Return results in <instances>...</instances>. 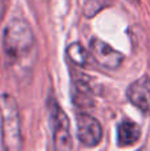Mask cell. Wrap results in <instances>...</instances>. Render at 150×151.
<instances>
[{
	"mask_svg": "<svg viewBox=\"0 0 150 151\" xmlns=\"http://www.w3.org/2000/svg\"><path fill=\"white\" fill-rule=\"evenodd\" d=\"M36 39L31 25L23 19H13L3 31L5 63L17 78L28 77L36 60Z\"/></svg>",
	"mask_w": 150,
	"mask_h": 151,
	"instance_id": "1",
	"label": "cell"
},
{
	"mask_svg": "<svg viewBox=\"0 0 150 151\" xmlns=\"http://www.w3.org/2000/svg\"><path fill=\"white\" fill-rule=\"evenodd\" d=\"M0 133L1 146L5 150L21 149L20 117L15 98L9 94L0 96Z\"/></svg>",
	"mask_w": 150,
	"mask_h": 151,
	"instance_id": "2",
	"label": "cell"
},
{
	"mask_svg": "<svg viewBox=\"0 0 150 151\" xmlns=\"http://www.w3.org/2000/svg\"><path fill=\"white\" fill-rule=\"evenodd\" d=\"M49 123L52 129L53 146L56 150H72L73 142L71 135V123L56 99L49 101Z\"/></svg>",
	"mask_w": 150,
	"mask_h": 151,
	"instance_id": "3",
	"label": "cell"
},
{
	"mask_svg": "<svg viewBox=\"0 0 150 151\" xmlns=\"http://www.w3.org/2000/svg\"><path fill=\"white\" fill-rule=\"evenodd\" d=\"M77 138L82 146L94 147L102 139V127L94 117L87 113L77 114Z\"/></svg>",
	"mask_w": 150,
	"mask_h": 151,
	"instance_id": "4",
	"label": "cell"
},
{
	"mask_svg": "<svg viewBox=\"0 0 150 151\" xmlns=\"http://www.w3.org/2000/svg\"><path fill=\"white\" fill-rule=\"evenodd\" d=\"M71 97L73 105H76L80 109H88V107L93 106L94 94H93V89L92 85H90L89 76L76 73V76L72 77Z\"/></svg>",
	"mask_w": 150,
	"mask_h": 151,
	"instance_id": "5",
	"label": "cell"
},
{
	"mask_svg": "<svg viewBox=\"0 0 150 151\" xmlns=\"http://www.w3.org/2000/svg\"><path fill=\"white\" fill-rule=\"evenodd\" d=\"M90 52L98 64L108 69H117L124 61V55L100 39L90 40Z\"/></svg>",
	"mask_w": 150,
	"mask_h": 151,
	"instance_id": "6",
	"label": "cell"
},
{
	"mask_svg": "<svg viewBox=\"0 0 150 151\" xmlns=\"http://www.w3.org/2000/svg\"><path fill=\"white\" fill-rule=\"evenodd\" d=\"M128 99L145 114H150V78L148 76L136 80L128 88Z\"/></svg>",
	"mask_w": 150,
	"mask_h": 151,
	"instance_id": "7",
	"label": "cell"
},
{
	"mask_svg": "<svg viewBox=\"0 0 150 151\" xmlns=\"http://www.w3.org/2000/svg\"><path fill=\"white\" fill-rule=\"evenodd\" d=\"M141 129L133 121H124L117 129V145L120 147L132 146L140 139Z\"/></svg>",
	"mask_w": 150,
	"mask_h": 151,
	"instance_id": "8",
	"label": "cell"
},
{
	"mask_svg": "<svg viewBox=\"0 0 150 151\" xmlns=\"http://www.w3.org/2000/svg\"><path fill=\"white\" fill-rule=\"evenodd\" d=\"M66 55H68L69 60L77 66H87L89 64L90 56L88 55L87 49L81 44H79V42H74V44L69 45L66 48Z\"/></svg>",
	"mask_w": 150,
	"mask_h": 151,
	"instance_id": "9",
	"label": "cell"
},
{
	"mask_svg": "<svg viewBox=\"0 0 150 151\" xmlns=\"http://www.w3.org/2000/svg\"><path fill=\"white\" fill-rule=\"evenodd\" d=\"M109 4V0H85L84 4V15L87 17H93L102 8Z\"/></svg>",
	"mask_w": 150,
	"mask_h": 151,
	"instance_id": "10",
	"label": "cell"
},
{
	"mask_svg": "<svg viewBox=\"0 0 150 151\" xmlns=\"http://www.w3.org/2000/svg\"><path fill=\"white\" fill-rule=\"evenodd\" d=\"M5 11V0H0V19H3Z\"/></svg>",
	"mask_w": 150,
	"mask_h": 151,
	"instance_id": "11",
	"label": "cell"
},
{
	"mask_svg": "<svg viewBox=\"0 0 150 151\" xmlns=\"http://www.w3.org/2000/svg\"><path fill=\"white\" fill-rule=\"evenodd\" d=\"M130 1H134L136 3V1H138V0H130Z\"/></svg>",
	"mask_w": 150,
	"mask_h": 151,
	"instance_id": "12",
	"label": "cell"
}]
</instances>
